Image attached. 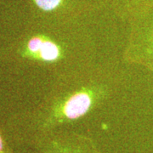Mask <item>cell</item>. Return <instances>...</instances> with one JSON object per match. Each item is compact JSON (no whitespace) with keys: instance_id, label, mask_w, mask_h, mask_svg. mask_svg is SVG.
I'll return each mask as SVG.
<instances>
[{"instance_id":"obj_1","label":"cell","mask_w":153,"mask_h":153,"mask_svg":"<svg viewBox=\"0 0 153 153\" xmlns=\"http://www.w3.org/2000/svg\"><path fill=\"white\" fill-rule=\"evenodd\" d=\"M123 73L118 61L107 59L51 83L48 94L23 125L34 143L101 107L118 92Z\"/></svg>"},{"instance_id":"obj_2","label":"cell","mask_w":153,"mask_h":153,"mask_svg":"<svg viewBox=\"0 0 153 153\" xmlns=\"http://www.w3.org/2000/svg\"><path fill=\"white\" fill-rule=\"evenodd\" d=\"M76 19H45L5 49V58L49 74L51 82L102 60L96 33Z\"/></svg>"},{"instance_id":"obj_3","label":"cell","mask_w":153,"mask_h":153,"mask_svg":"<svg viewBox=\"0 0 153 153\" xmlns=\"http://www.w3.org/2000/svg\"><path fill=\"white\" fill-rule=\"evenodd\" d=\"M122 58L126 64L142 66L153 73V10L130 21Z\"/></svg>"},{"instance_id":"obj_4","label":"cell","mask_w":153,"mask_h":153,"mask_svg":"<svg viewBox=\"0 0 153 153\" xmlns=\"http://www.w3.org/2000/svg\"><path fill=\"white\" fill-rule=\"evenodd\" d=\"M35 146L38 153H102L91 137L66 128L51 133Z\"/></svg>"},{"instance_id":"obj_5","label":"cell","mask_w":153,"mask_h":153,"mask_svg":"<svg viewBox=\"0 0 153 153\" xmlns=\"http://www.w3.org/2000/svg\"><path fill=\"white\" fill-rule=\"evenodd\" d=\"M0 153H15L8 146L0 133Z\"/></svg>"}]
</instances>
